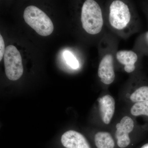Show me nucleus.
Listing matches in <instances>:
<instances>
[{
    "label": "nucleus",
    "mask_w": 148,
    "mask_h": 148,
    "mask_svg": "<svg viewBox=\"0 0 148 148\" xmlns=\"http://www.w3.org/2000/svg\"><path fill=\"white\" fill-rule=\"evenodd\" d=\"M107 20L110 28L120 36H127L135 32V13L124 1L111 2L107 11Z\"/></svg>",
    "instance_id": "1"
},
{
    "label": "nucleus",
    "mask_w": 148,
    "mask_h": 148,
    "mask_svg": "<svg viewBox=\"0 0 148 148\" xmlns=\"http://www.w3.org/2000/svg\"><path fill=\"white\" fill-rule=\"evenodd\" d=\"M6 75L8 79L16 81L22 75L24 71L20 52L14 46L8 45L4 55Z\"/></svg>",
    "instance_id": "4"
},
{
    "label": "nucleus",
    "mask_w": 148,
    "mask_h": 148,
    "mask_svg": "<svg viewBox=\"0 0 148 148\" xmlns=\"http://www.w3.org/2000/svg\"><path fill=\"white\" fill-rule=\"evenodd\" d=\"M135 128V120L130 115L123 116L117 122L114 135L119 148H126L130 145L131 135L134 134Z\"/></svg>",
    "instance_id": "5"
},
{
    "label": "nucleus",
    "mask_w": 148,
    "mask_h": 148,
    "mask_svg": "<svg viewBox=\"0 0 148 148\" xmlns=\"http://www.w3.org/2000/svg\"><path fill=\"white\" fill-rule=\"evenodd\" d=\"M117 61L124 66L125 71L128 73L134 72L135 69V64L138 61L137 53L131 50H120L116 54Z\"/></svg>",
    "instance_id": "9"
},
{
    "label": "nucleus",
    "mask_w": 148,
    "mask_h": 148,
    "mask_svg": "<svg viewBox=\"0 0 148 148\" xmlns=\"http://www.w3.org/2000/svg\"><path fill=\"white\" fill-rule=\"evenodd\" d=\"M64 56L67 64L73 69H76L79 68L78 61L72 53L69 51L64 52Z\"/></svg>",
    "instance_id": "13"
},
{
    "label": "nucleus",
    "mask_w": 148,
    "mask_h": 148,
    "mask_svg": "<svg viewBox=\"0 0 148 148\" xmlns=\"http://www.w3.org/2000/svg\"><path fill=\"white\" fill-rule=\"evenodd\" d=\"M61 143L64 148H91L85 137L75 130L65 132L61 136Z\"/></svg>",
    "instance_id": "8"
},
{
    "label": "nucleus",
    "mask_w": 148,
    "mask_h": 148,
    "mask_svg": "<svg viewBox=\"0 0 148 148\" xmlns=\"http://www.w3.org/2000/svg\"><path fill=\"white\" fill-rule=\"evenodd\" d=\"M25 22L42 36H47L52 34L54 27L50 18L44 12L34 5L26 8L24 11Z\"/></svg>",
    "instance_id": "3"
},
{
    "label": "nucleus",
    "mask_w": 148,
    "mask_h": 148,
    "mask_svg": "<svg viewBox=\"0 0 148 148\" xmlns=\"http://www.w3.org/2000/svg\"><path fill=\"white\" fill-rule=\"evenodd\" d=\"M140 148H148V143L145 144Z\"/></svg>",
    "instance_id": "16"
},
{
    "label": "nucleus",
    "mask_w": 148,
    "mask_h": 148,
    "mask_svg": "<svg viewBox=\"0 0 148 148\" xmlns=\"http://www.w3.org/2000/svg\"><path fill=\"white\" fill-rule=\"evenodd\" d=\"M128 99L134 103L148 101V86H143L134 88L128 94Z\"/></svg>",
    "instance_id": "11"
},
{
    "label": "nucleus",
    "mask_w": 148,
    "mask_h": 148,
    "mask_svg": "<svg viewBox=\"0 0 148 148\" xmlns=\"http://www.w3.org/2000/svg\"><path fill=\"white\" fill-rule=\"evenodd\" d=\"M130 115L132 117L148 116V101L134 103L130 108Z\"/></svg>",
    "instance_id": "12"
},
{
    "label": "nucleus",
    "mask_w": 148,
    "mask_h": 148,
    "mask_svg": "<svg viewBox=\"0 0 148 148\" xmlns=\"http://www.w3.org/2000/svg\"><path fill=\"white\" fill-rule=\"evenodd\" d=\"M99 116L103 124H110L113 118L115 112L114 99L110 94H106L98 99Z\"/></svg>",
    "instance_id": "6"
},
{
    "label": "nucleus",
    "mask_w": 148,
    "mask_h": 148,
    "mask_svg": "<svg viewBox=\"0 0 148 148\" xmlns=\"http://www.w3.org/2000/svg\"><path fill=\"white\" fill-rule=\"evenodd\" d=\"M94 143L97 148H114L115 143L112 135L110 132L100 131L95 133Z\"/></svg>",
    "instance_id": "10"
},
{
    "label": "nucleus",
    "mask_w": 148,
    "mask_h": 148,
    "mask_svg": "<svg viewBox=\"0 0 148 148\" xmlns=\"http://www.w3.org/2000/svg\"><path fill=\"white\" fill-rule=\"evenodd\" d=\"M98 77L104 84H112L115 78L114 57L111 53H107L101 59L98 66Z\"/></svg>",
    "instance_id": "7"
},
{
    "label": "nucleus",
    "mask_w": 148,
    "mask_h": 148,
    "mask_svg": "<svg viewBox=\"0 0 148 148\" xmlns=\"http://www.w3.org/2000/svg\"><path fill=\"white\" fill-rule=\"evenodd\" d=\"M82 24L88 34L96 35L100 33L104 25L103 12L100 5L93 0H86L82 8Z\"/></svg>",
    "instance_id": "2"
},
{
    "label": "nucleus",
    "mask_w": 148,
    "mask_h": 148,
    "mask_svg": "<svg viewBox=\"0 0 148 148\" xmlns=\"http://www.w3.org/2000/svg\"><path fill=\"white\" fill-rule=\"evenodd\" d=\"M4 40L2 35H0V61H1L5 52V46Z\"/></svg>",
    "instance_id": "14"
},
{
    "label": "nucleus",
    "mask_w": 148,
    "mask_h": 148,
    "mask_svg": "<svg viewBox=\"0 0 148 148\" xmlns=\"http://www.w3.org/2000/svg\"><path fill=\"white\" fill-rule=\"evenodd\" d=\"M145 38L146 42H147L148 45V31L146 32L145 34Z\"/></svg>",
    "instance_id": "15"
}]
</instances>
